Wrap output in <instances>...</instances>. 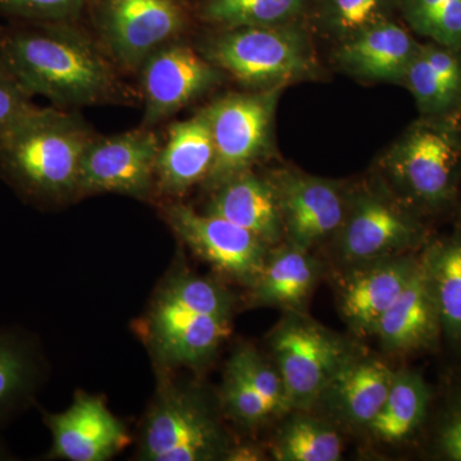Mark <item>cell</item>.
<instances>
[{"mask_svg":"<svg viewBox=\"0 0 461 461\" xmlns=\"http://www.w3.org/2000/svg\"><path fill=\"white\" fill-rule=\"evenodd\" d=\"M42 377L36 342L20 330L0 329V423L32 405Z\"/></svg>","mask_w":461,"mask_h":461,"instance_id":"25","label":"cell"},{"mask_svg":"<svg viewBox=\"0 0 461 461\" xmlns=\"http://www.w3.org/2000/svg\"><path fill=\"white\" fill-rule=\"evenodd\" d=\"M163 212L176 235L200 259L238 284L250 287L257 281L272 248L250 230L181 203H169Z\"/></svg>","mask_w":461,"mask_h":461,"instance_id":"12","label":"cell"},{"mask_svg":"<svg viewBox=\"0 0 461 461\" xmlns=\"http://www.w3.org/2000/svg\"><path fill=\"white\" fill-rule=\"evenodd\" d=\"M375 336L393 355L426 353L441 344L438 306L421 257L411 281L379 321Z\"/></svg>","mask_w":461,"mask_h":461,"instance_id":"17","label":"cell"},{"mask_svg":"<svg viewBox=\"0 0 461 461\" xmlns=\"http://www.w3.org/2000/svg\"><path fill=\"white\" fill-rule=\"evenodd\" d=\"M218 400L223 414L242 429H256L275 417L262 397L258 395L241 373L229 363L224 371Z\"/></svg>","mask_w":461,"mask_h":461,"instance_id":"30","label":"cell"},{"mask_svg":"<svg viewBox=\"0 0 461 461\" xmlns=\"http://www.w3.org/2000/svg\"><path fill=\"white\" fill-rule=\"evenodd\" d=\"M412 32L461 50V0H400Z\"/></svg>","mask_w":461,"mask_h":461,"instance_id":"28","label":"cell"},{"mask_svg":"<svg viewBox=\"0 0 461 461\" xmlns=\"http://www.w3.org/2000/svg\"><path fill=\"white\" fill-rule=\"evenodd\" d=\"M421 262L435 294L442 341L461 355V221L420 250Z\"/></svg>","mask_w":461,"mask_h":461,"instance_id":"23","label":"cell"},{"mask_svg":"<svg viewBox=\"0 0 461 461\" xmlns=\"http://www.w3.org/2000/svg\"><path fill=\"white\" fill-rule=\"evenodd\" d=\"M321 276V264L311 251L282 242L269 250L262 272L249 287L250 304L304 312Z\"/></svg>","mask_w":461,"mask_h":461,"instance_id":"22","label":"cell"},{"mask_svg":"<svg viewBox=\"0 0 461 461\" xmlns=\"http://www.w3.org/2000/svg\"><path fill=\"white\" fill-rule=\"evenodd\" d=\"M87 0H0V17L27 23H69Z\"/></svg>","mask_w":461,"mask_h":461,"instance_id":"31","label":"cell"},{"mask_svg":"<svg viewBox=\"0 0 461 461\" xmlns=\"http://www.w3.org/2000/svg\"><path fill=\"white\" fill-rule=\"evenodd\" d=\"M420 45L408 30L384 20L342 41L336 58L348 74L363 80L402 85Z\"/></svg>","mask_w":461,"mask_h":461,"instance_id":"20","label":"cell"},{"mask_svg":"<svg viewBox=\"0 0 461 461\" xmlns=\"http://www.w3.org/2000/svg\"><path fill=\"white\" fill-rule=\"evenodd\" d=\"M269 348L291 411H312L324 388L359 355L348 339L300 311L285 312L269 335Z\"/></svg>","mask_w":461,"mask_h":461,"instance_id":"7","label":"cell"},{"mask_svg":"<svg viewBox=\"0 0 461 461\" xmlns=\"http://www.w3.org/2000/svg\"><path fill=\"white\" fill-rule=\"evenodd\" d=\"M94 136L77 113L36 105L0 133V177L30 204H63L76 198L81 160Z\"/></svg>","mask_w":461,"mask_h":461,"instance_id":"2","label":"cell"},{"mask_svg":"<svg viewBox=\"0 0 461 461\" xmlns=\"http://www.w3.org/2000/svg\"><path fill=\"white\" fill-rule=\"evenodd\" d=\"M386 0H330V26L341 41L381 23Z\"/></svg>","mask_w":461,"mask_h":461,"instance_id":"32","label":"cell"},{"mask_svg":"<svg viewBox=\"0 0 461 461\" xmlns=\"http://www.w3.org/2000/svg\"><path fill=\"white\" fill-rule=\"evenodd\" d=\"M393 193L429 221L456 217L461 199V111L420 115L384 160Z\"/></svg>","mask_w":461,"mask_h":461,"instance_id":"4","label":"cell"},{"mask_svg":"<svg viewBox=\"0 0 461 461\" xmlns=\"http://www.w3.org/2000/svg\"><path fill=\"white\" fill-rule=\"evenodd\" d=\"M305 0H205L203 20L220 30L247 26L290 25Z\"/></svg>","mask_w":461,"mask_h":461,"instance_id":"27","label":"cell"},{"mask_svg":"<svg viewBox=\"0 0 461 461\" xmlns=\"http://www.w3.org/2000/svg\"><path fill=\"white\" fill-rule=\"evenodd\" d=\"M160 148L157 133L144 126L107 138L94 136L81 160L76 198L100 193L150 198Z\"/></svg>","mask_w":461,"mask_h":461,"instance_id":"11","label":"cell"},{"mask_svg":"<svg viewBox=\"0 0 461 461\" xmlns=\"http://www.w3.org/2000/svg\"><path fill=\"white\" fill-rule=\"evenodd\" d=\"M335 239L344 267L417 253L432 239L429 221L393 190L366 187L348 194V211Z\"/></svg>","mask_w":461,"mask_h":461,"instance_id":"8","label":"cell"},{"mask_svg":"<svg viewBox=\"0 0 461 461\" xmlns=\"http://www.w3.org/2000/svg\"><path fill=\"white\" fill-rule=\"evenodd\" d=\"M215 149L205 108L189 120L172 123L157 160L156 191L177 198L202 184L213 167Z\"/></svg>","mask_w":461,"mask_h":461,"instance_id":"19","label":"cell"},{"mask_svg":"<svg viewBox=\"0 0 461 461\" xmlns=\"http://www.w3.org/2000/svg\"><path fill=\"white\" fill-rule=\"evenodd\" d=\"M282 89L227 94L205 108L213 135V167L203 186L214 191L268 156Z\"/></svg>","mask_w":461,"mask_h":461,"instance_id":"9","label":"cell"},{"mask_svg":"<svg viewBox=\"0 0 461 461\" xmlns=\"http://www.w3.org/2000/svg\"><path fill=\"white\" fill-rule=\"evenodd\" d=\"M35 107L32 96L26 93L17 78L0 60V133L14 126Z\"/></svg>","mask_w":461,"mask_h":461,"instance_id":"33","label":"cell"},{"mask_svg":"<svg viewBox=\"0 0 461 461\" xmlns=\"http://www.w3.org/2000/svg\"><path fill=\"white\" fill-rule=\"evenodd\" d=\"M235 296L186 269L173 271L148 312V344L163 366L203 368L229 338Z\"/></svg>","mask_w":461,"mask_h":461,"instance_id":"3","label":"cell"},{"mask_svg":"<svg viewBox=\"0 0 461 461\" xmlns=\"http://www.w3.org/2000/svg\"><path fill=\"white\" fill-rule=\"evenodd\" d=\"M12 459V454L9 453L5 445L0 444V460Z\"/></svg>","mask_w":461,"mask_h":461,"instance_id":"35","label":"cell"},{"mask_svg":"<svg viewBox=\"0 0 461 461\" xmlns=\"http://www.w3.org/2000/svg\"><path fill=\"white\" fill-rule=\"evenodd\" d=\"M0 60L30 96L57 108L133 99L99 41L68 23L7 21L0 26Z\"/></svg>","mask_w":461,"mask_h":461,"instance_id":"1","label":"cell"},{"mask_svg":"<svg viewBox=\"0 0 461 461\" xmlns=\"http://www.w3.org/2000/svg\"><path fill=\"white\" fill-rule=\"evenodd\" d=\"M205 213L250 230L269 248L285 242L284 224L271 182L253 171L241 173L212 191Z\"/></svg>","mask_w":461,"mask_h":461,"instance_id":"21","label":"cell"},{"mask_svg":"<svg viewBox=\"0 0 461 461\" xmlns=\"http://www.w3.org/2000/svg\"><path fill=\"white\" fill-rule=\"evenodd\" d=\"M229 364L241 373L258 395L262 397L275 417L288 414L286 388L277 366L251 346L244 345L230 355Z\"/></svg>","mask_w":461,"mask_h":461,"instance_id":"29","label":"cell"},{"mask_svg":"<svg viewBox=\"0 0 461 461\" xmlns=\"http://www.w3.org/2000/svg\"><path fill=\"white\" fill-rule=\"evenodd\" d=\"M199 51L253 91L282 89L313 74L317 65L308 36L291 25L220 30Z\"/></svg>","mask_w":461,"mask_h":461,"instance_id":"6","label":"cell"},{"mask_svg":"<svg viewBox=\"0 0 461 461\" xmlns=\"http://www.w3.org/2000/svg\"><path fill=\"white\" fill-rule=\"evenodd\" d=\"M96 26L117 68L139 72L153 51L180 39L187 18L181 0H100Z\"/></svg>","mask_w":461,"mask_h":461,"instance_id":"10","label":"cell"},{"mask_svg":"<svg viewBox=\"0 0 461 461\" xmlns=\"http://www.w3.org/2000/svg\"><path fill=\"white\" fill-rule=\"evenodd\" d=\"M145 111L142 126L153 129L211 90L223 72L180 39L158 48L140 69Z\"/></svg>","mask_w":461,"mask_h":461,"instance_id":"14","label":"cell"},{"mask_svg":"<svg viewBox=\"0 0 461 461\" xmlns=\"http://www.w3.org/2000/svg\"><path fill=\"white\" fill-rule=\"evenodd\" d=\"M44 421L53 438L48 459L105 461L130 444L126 427L102 397L84 391L65 411L45 412Z\"/></svg>","mask_w":461,"mask_h":461,"instance_id":"16","label":"cell"},{"mask_svg":"<svg viewBox=\"0 0 461 461\" xmlns=\"http://www.w3.org/2000/svg\"><path fill=\"white\" fill-rule=\"evenodd\" d=\"M456 220H459L461 221V199H460V205H459V211H457V214H456Z\"/></svg>","mask_w":461,"mask_h":461,"instance_id":"36","label":"cell"},{"mask_svg":"<svg viewBox=\"0 0 461 461\" xmlns=\"http://www.w3.org/2000/svg\"><path fill=\"white\" fill-rule=\"evenodd\" d=\"M220 411V400L202 387L163 382L142 423L139 459L229 460L232 446Z\"/></svg>","mask_w":461,"mask_h":461,"instance_id":"5","label":"cell"},{"mask_svg":"<svg viewBox=\"0 0 461 461\" xmlns=\"http://www.w3.org/2000/svg\"><path fill=\"white\" fill-rule=\"evenodd\" d=\"M272 444L273 459L278 461H338L342 439L326 418L312 417L308 411H294Z\"/></svg>","mask_w":461,"mask_h":461,"instance_id":"26","label":"cell"},{"mask_svg":"<svg viewBox=\"0 0 461 461\" xmlns=\"http://www.w3.org/2000/svg\"><path fill=\"white\" fill-rule=\"evenodd\" d=\"M433 448L441 459L461 461V391L448 402L439 418Z\"/></svg>","mask_w":461,"mask_h":461,"instance_id":"34","label":"cell"},{"mask_svg":"<svg viewBox=\"0 0 461 461\" xmlns=\"http://www.w3.org/2000/svg\"><path fill=\"white\" fill-rule=\"evenodd\" d=\"M432 400V390L420 372L393 371L386 400L366 430L384 444L409 441L427 423Z\"/></svg>","mask_w":461,"mask_h":461,"instance_id":"24","label":"cell"},{"mask_svg":"<svg viewBox=\"0 0 461 461\" xmlns=\"http://www.w3.org/2000/svg\"><path fill=\"white\" fill-rule=\"evenodd\" d=\"M393 377L386 364L359 354L324 388L314 408L321 406L332 424L366 430L381 411Z\"/></svg>","mask_w":461,"mask_h":461,"instance_id":"18","label":"cell"},{"mask_svg":"<svg viewBox=\"0 0 461 461\" xmlns=\"http://www.w3.org/2000/svg\"><path fill=\"white\" fill-rule=\"evenodd\" d=\"M284 224L285 242L311 251L344 222L348 194L339 182L296 169L268 176Z\"/></svg>","mask_w":461,"mask_h":461,"instance_id":"13","label":"cell"},{"mask_svg":"<svg viewBox=\"0 0 461 461\" xmlns=\"http://www.w3.org/2000/svg\"><path fill=\"white\" fill-rule=\"evenodd\" d=\"M420 260V251L344 267L338 280L342 320L359 336H375L379 321L399 297Z\"/></svg>","mask_w":461,"mask_h":461,"instance_id":"15","label":"cell"}]
</instances>
